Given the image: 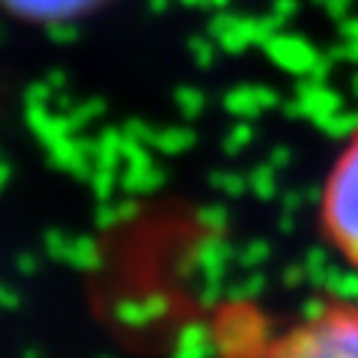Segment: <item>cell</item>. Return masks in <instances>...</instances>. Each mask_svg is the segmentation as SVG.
I'll return each mask as SVG.
<instances>
[{
  "mask_svg": "<svg viewBox=\"0 0 358 358\" xmlns=\"http://www.w3.org/2000/svg\"><path fill=\"white\" fill-rule=\"evenodd\" d=\"M212 358H358V301L326 299L275 322L233 305L212 326Z\"/></svg>",
  "mask_w": 358,
  "mask_h": 358,
  "instance_id": "obj_1",
  "label": "cell"
},
{
  "mask_svg": "<svg viewBox=\"0 0 358 358\" xmlns=\"http://www.w3.org/2000/svg\"><path fill=\"white\" fill-rule=\"evenodd\" d=\"M320 227L331 251L358 272V134L329 171L320 200Z\"/></svg>",
  "mask_w": 358,
  "mask_h": 358,
  "instance_id": "obj_2",
  "label": "cell"
},
{
  "mask_svg": "<svg viewBox=\"0 0 358 358\" xmlns=\"http://www.w3.org/2000/svg\"><path fill=\"white\" fill-rule=\"evenodd\" d=\"M105 0H0V6L27 24H66L93 13Z\"/></svg>",
  "mask_w": 358,
  "mask_h": 358,
  "instance_id": "obj_3",
  "label": "cell"
}]
</instances>
